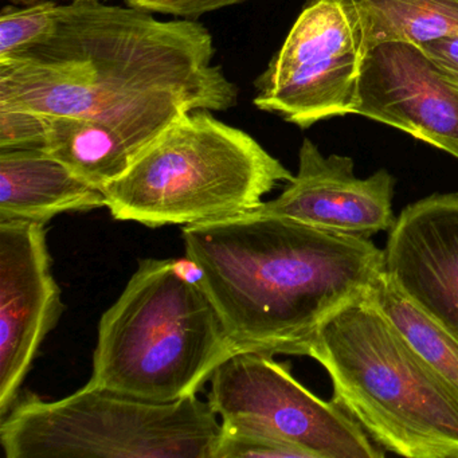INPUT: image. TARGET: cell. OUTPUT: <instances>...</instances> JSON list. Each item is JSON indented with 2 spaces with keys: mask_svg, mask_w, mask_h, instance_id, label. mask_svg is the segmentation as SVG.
I'll return each instance as SVG.
<instances>
[{
  "mask_svg": "<svg viewBox=\"0 0 458 458\" xmlns=\"http://www.w3.org/2000/svg\"><path fill=\"white\" fill-rule=\"evenodd\" d=\"M214 55L197 21L72 0L47 42L0 63V108L93 120L139 155L183 114L237 104V85Z\"/></svg>",
  "mask_w": 458,
  "mask_h": 458,
  "instance_id": "obj_1",
  "label": "cell"
},
{
  "mask_svg": "<svg viewBox=\"0 0 458 458\" xmlns=\"http://www.w3.org/2000/svg\"><path fill=\"white\" fill-rule=\"evenodd\" d=\"M186 257L241 351L308 356L321 327L385 270L371 238L250 213L183 227Z\"/></svg>",
  "mask_w": 458,
  "mask_h": 458,
  "instance_id": "obj_2",
  "label": "cell"
},
{
  "mask_svg": "<svg viewBox=\"0 0 458 458\" xmlns=\"http://www.w3.org/2000/svg\"><path fill=\"white\" fill-rule=\"evenodd\" d=\"M238 351L194 262L141 259L101 316L88 385L146 401H179L198 395Z\"/></svg>",
  "mask_w": 458,
  "mask_h": 458,
  "instance_id": "obj_3",
  "label": "cell"
},
{
  "mask_svg": "<svg viewBox=\"0 0 458 458\" xmlns=\"http://www.w3.org/2000/svg\"><path fill=\"white\" fill-rule=\"evenodd\" d=\"M308 356L328 372L332 401L383 450L458 458V396L367 294L321 327Z\"/></svg>",
  "mask_w": 458,
  "mask_h": 458,
  "instance_id": "obj_4",
  "label": "cell"
},
{
  "mask_svg": "<svg viewBox=\"0 0 458 458\" xmlns=\"http://www.w3.org/2000/svg\"><path fill=\"white\" fill-rule=\"evenodd\" d=\"M293 176L253 136L198 109L173 123L103 190L117 221L184 227L250 213Z\"/></svg>",
  "mask_w": 458,
  "mask_h": 458,
  "instance_id": "obj_5",
  "label": "cell"
},
{
  "mask_svg": "<svg viewBox=\"0 0 458 458\" xmlns=\"http://www.w3.org/2000/svg\"><path fill=\"white\" fill-rule=\"evenodd\" d=\"M221 420L198 395L154 402L85 385L18 398L0 420L7 458H214Z\"/></svg>",
  "mask_w": 458,
  "mask_h": 458,
  "instance_id": "obj_6",
  "label": "cell"
},
{
  "mask_svg": "<svg viewBox=\"0 0 458 458\" xmlns=\"http://www.w3.org/2000/svg\"><path fill=\"white\" fill-rule=\"evenodd\" d=\"M210 383L208 404L227 428L293 447L305 458L386 455L344 409L310 393L275 355L238 351Z\"/></svg>",
  "mask_w": 458,
  "mask_h": 458,
  "instance_id": "obj_7",
  "label": "cell"
},
{
  "mask_svg": "<svg viewBox=\"0 0 458 458\" xmlns=\"http://www.w3.org/2000/svg\"><path fill=\"white\" fill-rule=\"evenodd\" d=\"M367 55L352 0H308L254 81V106L301 130L356 114Z\"/></svg>",
  "mask_w": 458,
  "mask_h": 458,
  "instance_id": "obj_8",
  "label": "cell"
},
{
  "mask_svg": "<svg viewBox=\"0 0 458 458\" xmlns=\"http://www.w3.org/2000/svg\"><path fill=\"white\" fill-rule=\"evenodd\" d=\"M64 310L45 225L0 221V420Z\"/></svg>",
  "mask_w": 458,
  "mask_h": 458,
  "instance_id": "obj_9",
  "label": "cell"
},
{
  "mask_svg": "<svg viewBox=\"0 0 458 458\" xmlns=\"http://www.w3.org/2000/svg\"><path fill=\"white\" fill-rule=\"evenodd\" d=\"M356 114L458 159V85L418 45L386 42L369 50Z\"/></svg>",
  "mask_w": 458,
  "mask_h": 458,
  "instance_id": "obj_10",
  "label": "cell"
},
{
  "mask_svg": "<svg viewBox=\"0 0 458 458\" xmlns=\"http://www.w3.org/2000/svg\"><path fill=\"white\" fill-rule=\"evenodd\" d=\"M394 191L395 178L385 168L358 178L350 157H326L310 139H304L296 175L277 198L253 211L327 232L371 238L390 232L395 224Z\"/></svg>",
  "mask_w": 458,
  "mask_h": 458,
  "instance_id": "obj_11",
  "label": "cell"
},
{
  "mask_svg": "<svg viewBox=\"0 0 458 458\" xmlns=\"http://www.w3.org/2000/svg\"><path fill=\"white\" fill-rule=\"evenodd\" d=\"M383 250L396 288L458 339V192L404 208Z\"/></svg>",
  "mask_w": 458,
  "mask_h": 458,
  "instance_id": "obj_12",
  "label": "cell"
},
{
  "mask_svg": "<svg viewBox=\"0 0 458 458\" xmlns=\"http://www.w3.org/2000/svg\"><path fill=\"white\" fill-rule=\"evenodd\" d=\"M106 208L104 190L44 149H0V221L47 225L60 214Z\"/></svg>",
  "mask_w": 458,
  "mask_h": 458,
  "instance_id": "obj_13",
  "label": "cell"
},
{
  "mask_svg": "<svg viewBox=\"0 0 458 458\" xmlns=\"http://www.w3.org/2000/svg\"><path fill=\"white\" fill-rule=\"evenodd\" d=\"M44 151L93 186L103 190L136 159L130 144L111 128L73 116H45Z\"/></svg>",
  "mask_w": 458,
  "mask_h": 458,
  "instance_id": "obj_14",
  "label": "cell"
},
{
  "mask_svg": "<svg viewBox=\"0 0 458 458\" xmlns=\"http://www.w3.org/2000/svg\"><path fill=\"white\" fill-rule=\"evenodd\" d=\"M367 49L386 42L422 45L458 37V0H352Z\"/></svg>",
  "mask_w": 458,
  "mask_h": 458,
  "instance_id": "obj_15",
  "label": "cell"
},
{
  "mask_svg": "<svg viewBox=\"0 0 458 458\" xmlns=\"http://www.w3.org/2000/svg\"><path fill=\"white\" fill-rule=\"evenodd\" d=\"M367 296L458 396L457 337L407 299L386 270L372 284Z\"/></svg>",
  "mask_w": 458,
  "mask_h": 458,
  "instance_id": "obj_16",
  "label": "cell"
},
{
  "mask_svg": "<svg viewBox=\"0 0 458 458\" xmlns=\"http://www.w3.org/2000/svg\"><path fill=\"white\" fill-rule=\"evenodd\" d=\"M60 4L39 0L29 6H7L0 14V63L47 42L55 33Z\"/></svg>",
  "mask_w": 458,
  "mask_h": 458,
  "instance_id": "obj_17",
  "label": "cell"
},
{
  "mask_svg": "<svg viewBox=\"0 0 458 458\" xmlns=\"http://www.w3.org/2000/svg\"><path fill=\"white\" fill-rule=\"evenodd\" d=\"M47 123L26 109L0 108V149H44Z\"/></svg>",
  "mask_w": 458,
  "mask_h": 458,
  "instance_id": "obj_18",
  "label": "cell"
},
{
  "mask_svg": "<svg viewBox=\"0 0 458 458\" xmlns=\"http://www.w3.org/2000/svg\"><path fill=\"white\" fill-rule=\"evenodd\" d=\"M245 2L249 0H125L127 6L133 9L191 21H197L208 13L218 12L225 7L235 6Z\"/></svg>",
  "mask_w": 458,
  "mask_h": 458,
  "instance_id": "obj_19",
  "label": "cell"
},
{
  "mask_svg": "<svg viewBox=\"0 0 458 458\" xmlns=\"http://www.w3.org/2000/svg\"><path fill=\"white\" fill-rule=\"evenodd\" d=\"M420 47L450 81L458 85V37L436 39Z\"/></svg>",
  "mask_w": 458,
  "mask_h": 458,
  "instance_id": "obj_20",
  "label": "cell"
},
{
  "mask_svg": "<svg viewBox=\"0 0 458 458\" xmlns=\"http://www.w3.org/2000/svg\"><path fill=\"white\" fill-rule=\"evenodd\" d=\"M6 2H12L14 4H22V6H29V4H37L39 0H6Z\"/></svg>",
  "mask_w": 458,
  "mask_h": 458,
  "instance_id": "obj_21",
  "label": "cell"
},
{
  "mask_svg": "<svg viewBox=\"0 0 458 458\" xmlns=\"http://www.w3.org/2000/svg\"><path fill=\"white\" fill-rule=\"evenodd\" d=\"M84 2H93V0H84Z\"/></svg>",
  "mask_w": 458,
  "mask_h": 458,
  "instance_id": "obj_22",
  "label": "cell"
}]
</instances>
